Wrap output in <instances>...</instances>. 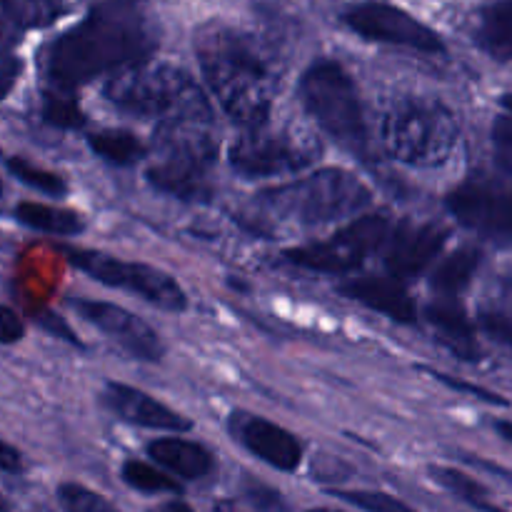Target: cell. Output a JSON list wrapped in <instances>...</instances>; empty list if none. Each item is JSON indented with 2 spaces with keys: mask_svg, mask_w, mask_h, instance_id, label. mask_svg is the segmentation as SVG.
<instances>
[{
  "mask_svg": "<svg viewBox=\"0 0 512 512\" xmlns=\"http://www.w3.org/2000/svg\"><path fill=\"white\" fill-rule=\"evenodd\" d=\"M58 500L65 510L70 512H103L113 510V503L105 500L103 495L93 493V490L83 488V485L65 483L58 488Z\"/></svg>",
  "mask_w": 512,
  "mask_h": 512,
  "instance_id": "31",
  "label": "cell"
},
{
  "mask_svg": "<svg viewBox=\"0 0 512 512\" xmlns=\"http://www.w3.org/2000/svg\"><path fill=\"white\" fill-rule=\"evenodd\" d=\"M380 140L390 158L410 168H438L458 143V120L440 100L403 95L380 120Z\"/></svg>",
  "mask_w": 512,
  "mask_h": 512,
  "instance_id": "5",
  "label": "cell"
},
{
  "mask_svg": "<svg viewBox=\"0 0 512 512\" xmlns=\"http://www.w3.org/2000/svg\"><path fill=\"white\" fill-rule=\"evenodd\" d=\"M390 233L388 213H365L318 243L285 250L283 258L295 268L323 275H343L363 268L385 245Z\"/></svg>",
  "mask_w": 512,
  "mask_h": 512,
  "instance_id": "9",
  "label": "cell"
},
{
  "mask_svg": "<svg viewBox=\"0 0 512 512\" xmlns=\"http://www.w3.org/2000/svg\"><path fill=\"white\" fill-rule=\"evenodd\" d=\"M500 105H503V108L508 110V113H512V93H505L503 98H500Z\"/></svg>",
  "mask_w": 512,
  "mask_h": 512,
  "instance_id": "40",
  "label": "cell"
},
{
  "mask_svg": "<svg viewBox=\"0 0 512 512\" xmlns=\"http://www.w3.org/2000/svg\"><path fill=\"white\" fill-rule=\"evenodd\" d=\"M40 115H43L45 123L60 130H80L88 123L73 90L58 88V85H50V88L43 90Z\"/></svg>",
  "mask_w": 512,
  "mask_h": 512,
  "instance_id": "26",
  "label": "cell"
},
{
  "mask_svg": "<svg viewBox=\"0 0 512 512\" xmlns=\"http://www.w3.org/2000/svg\"><path fill=\"white\" fill-rule=\"evenodd\" d=\"M155 45V33L130 5H95L78 25L48 45L45 75L50 85L75 90L110 70L143 63Z\"/></svg>",
  "mask_w": 512,
  "mask_h": 512,
  "instance_id": "1",
  "label": "cell"
},
{
  "mask_svg": "<svg viewBox=\"0 0 512 512\" xmlns=\"http://www.w3.org/2000/svg\"><path fill=\"white\" fill-rule=\"evenodd\" d=\"M420 370H423V373H428L430 378H435V380H438V383H443L445 388L455 390V393L473 395V398L483 400V403H488V405H498V408H508V400H505L503 395L493 393V390H488V388H480V385H473V383H468V380L453 378V375H445V373H440V370L425 368V365H420Z\"/></svg>",
  "mask_w": 512,
  "mask_h": 512,
  "instance_id": "32",
  "label": "cell"
},
{
  "mask_svg": "<svg viewBox=\"0 0 512 512\" xmlns=\"http://www.w3.org/2000/svg\"><path fill=\"white\" fill-rule=\"evenodd\" d=\"M320 158V143L298 128H268L260 123L230 145L228 160L240 178L263 180L300 173Z\"/></svg>",
  "mask_w": 512,
  "mask_h": 512,
  "instance_id": "7",
  "label": "cell"
},
{
  "mask_svg": "<svg viewBox=\"0 0 512 512\" xmlns=\"http://www.w3.org/2000/svg\"><path fill=\"white\" fill-rule=\"evenodd\" d=\"M105 100L135 118L173 120L185 115H210L208 98L183 68L170 63H135L105 83Z\"/></svg>",
  "mask_w": 512,
  "mask_h": 512,
  "instance_id": "4",
  "label": "cell"
},
{
  "mask_svg": "<svg viewBox=\"0 0 512 512\" xmlns=\"http://www.w3.org/2000/svg\"><path fill=\"white\" fill-rule=\"evenodd\" d=\"M60 250H63L65 258L75 268L83 270L88 278L108 285V288L128 290V293L138 295V298L148 300L150 305L168 310V313H183L188 308L185 290L165 270L145 263H130V260L113 258V255L100 253V250L70 248V245H63Z\"/></svg>",
  "mask_w": 512,
  "mask_h": 512,
  "instance_id": "10",
  "label": "cell"
},
{
  "mask_svg": "<svg viewBox=\"0 0 512 512\" xmlns=\"http://www.w3.org/2000/svg\"><path fill=\"white\" fill-rule=\"evenodd\" d=\"M68 305L85 320V323L98 328L105 338L113 340V343L118 345L123 353H128L130 358L143 360V363H160V360H163V340H160V335L135 313H128V310L120 308V305L105 303V300L73 298L68 300Z\"/></svg>",
  "mask_w": 512,
  "mask_h": 512,
  "instance_id": "12",
  "label": "cell"
},
{
  "mask_svg": "<svg viewBox=\"0 0 512 512\" xmlns=\"http://www.w3.org/2000/svg\"><path fill=\"white\" fill-rule=\"evenodd\" d=\"M20 73H23V60L13 53H0V100L13 93Z\"/></svg>",
  "mask_w": 512,
  "mask_h": 512,
  "instance_id": "34",
  "label": "cell"
},
{
  "mask_svg": "<svg viewBox=\"0 0 512 512\" xmlns=\"http://www.w3.org/2000/svg\"><path fill=\"white\" fill-rule=\"evenodd\" d=\"M10 508H13V505H10L8 500H5L3 495H0V512H5V510H10Z\"/></svg>",
  "mask_w": 512,
  "mask_h": 512,
  "instance_id": "41",
  "label": "cell"
},
{
  "mask_svg": "<svg viewBox=\"0 0 512 512\" xmlns=\"http://www.w3.org/2000/svg\"><path fill=\"white\" fill-rule=\"evenodd\" d=\"M70 0H0V13L18 30L48 28L68 15Z\"/></svg>",
  "mask_w": 512,
  "mask_h": 512,
  "instance_id": "24",
  "label": "cell"
},
{
  "mask_svg": "<svg viewBox=\"0 0 512 512\" xmlns=\"http://www.w3.org/2000/svg\"><path fill=\"white\" fill-rule=\"evenodd\" d=\"M448 228L438 223H410L403 220L393 233H388L385 268L393 278H418L433 265L440 250L448 243Z\"/></svg>",
  "mask_w": 512,
  "mask_h": 512,
  "instance_id": "13",
  "label": "cell"
},
{
  "mask_svg": "<svg viewBox=\"0 0 512 512\" xmlns=\"http://www.w3.org/2000/svg\"><path fill=\"white\" fill-rule=\"evenodd\" d=\"M495 430L500 433V438H505L508 443H512V423H510V420H495Z\"/></svg>",
  "mask_w": 512,
  "mask_h": 512,
  "instance_id": "39",
  "label": "cell"
},
{
  "mask_svg": "<svg viewBox=\"0 0 512 512\" xmlns=\"http://www.w3.org/2000/svg\"><path fill=\"white\" fill-rule=\"evenodd\" d=\"M195 55L210 93L240 128L268 123L278 95V75L250 35L228 25H205L195 35Z\"/></svg>",
  "mask_w": 512,
  "mask_h": 512,
  "instance_id": "2",
  "label": "cell"
},
{
  "mask_svg": "<svg viewBox=\"0 0 512 512\" xmlns=\"http://www.w3.org/2000/svg\"><path fill=\"white\" fill-rule=\"evenodd\" d=\"M38 323L43 325V328L48 330L50 335H58V338L68 340V343H73V345H80V340L75 338V335H73V330H70L68 325H65V320L60 318V315H55V313H45V315H40V318H38ZM80 348H83V345H80Z\"/></svg>",
  "mask_w": 512,
  "mask_h": 512,
  "instance_id": "36",
  "label": "cell"
},
{
  "mask_svg": "<svg viewBox=\"0 0 512 512\" xmlns=\"http://www.w3.org/2000/svg\"><path fill=\"white\" fill-rule=\"evenodd\" d=\"M230 430H233V438H238L250 455L268 463L270 468L295 473L303 463L300 440L270 420L258 418V415L235 413L230 420Z\"/></svg>",
  "mask_w": 512,
  "mask_h": 512,
  "instance_id": "14",
  "label": "cell"
},
{
  "mask_svg": "<svg viewBox=\"0 0 512 512\" xmlns=\"http://www.w3.org/2000/svg\"><path fill=\"white\" fill-rule=\"evenodd\" d=\"M88 145L98 158H103L110 165H120V168H130V165L140 163L148 155V150L140 143L138 135L128 133V130H100V133H90Z\"/></svg>",
  "mask_w": 512,
  "mask_h": 512,
  "instance_id": "25",
  "label": "cell"
},
{
  "mask_svg": "<svg viewBox=\"0 0 512 512\" xmlns=\"http://www.w3.org/2000/svg\"><path fill=\"white\" fill-rule=\"evenodd\" d=\"M210 168L195 163H180V160L160 158L150 165L145 180L153 185L158 193L170 195L183 203H210L213 200V185H210Z\"/></svg>",
  "mask_w": 512,
  "mask_h": 512,
  "instance_id": "17",
  "label": "cell"
},
{
  "mask_svg": "<svg viewBox=\"0 0 512 512\" xmlns=\"http://www.w3.org/2000/svg\"><path fill=\"white\" fill-rule=\"evenodd\" d=\"M13 218L20 225L30 230H38L45 235H63V238H75L85 230V218L78 210L53 208V205L33 203V200H23L15 205Z\"/></svg>",
  "mask_w": 512,
  "mask_h": 512,
  "instance_id": "21",
  "label": "cell"
},
{
  "mask_svg": "<svg viewBox=\"0 0 512 512\" xmlns=\"http://www.w3.org/2000/svg\"><path fill=\"white\" fill-rule=\"evenodd\" d=\"M5 170H8L15 180H20L23 185L38 190V193L50 195V198H65V195H68V183H65L58 173L38 168V165L20 158V155H10V158H5Z\"/></svg>",
  "mask_w": 512,
  "mask_h": 512,
  "instance_id": "28",
  "label": "cell"
},
{
  "mask_svg": "<svg viewBox=\"0 0 512 512\" xmlns=\"http://www.w3.org/2000/svg\"><path fill=\"white\" fill-rule=\"evenodd\" d=\"M340 18L355 35L370 40V43L395 45V48L418 50V53L428 55L445 53L443 38L430 25H425L423 20L393 3L365 0V3L345 8Z\"/></svg>",
  "mask_w": 512,
  "mask_h": 512,
  "instance_id": "11",
  "label": "cell"
},
{
  "mask_svg": "<svg viewBox=\"0 0 512 512\" xmlns=\"http://www.w3.org/2000/svg\"><path fill=\"white\" fill-rule=\"evenodd\" d=\"M3 193H5V188H3V180H0V200H3Z\"/></svg>",
  "mask_w": 512,
  "mask_h": 512,
  "instance_id": "42",
  "label": "cell"
},
{
  "mask_svg": "<svg viewBox=\"0 0 512 512\" xmlns=\"http://www.w3.org/2000/svg\"><path fill=\"white\" fill-rule=\"evenodd\" d=\"M480 48L500 63H512V0H493L480 10Z\"/></svg>",
  "mask_w": 512,
  "mask_h": 512,
  "instance_id": "20",
  "label": "cell"
},
{
  "mask_svg": "<svg viewBox=\"0 0 512 512\" xmlns=\"http://www.w3.org/2000/svg\"><path fill=\"white\" fill-rule=\"evenodd\" d=\"M493 140L498 143V148L512 160V113L500 115L493 123Z\"/></svg>",
  "mask_w": 512,
  "mask_h": 512,
  "instance_id": "37",
  "label": "cell"
},
{
  "mask_svg": "<svg viewBox=\"0 0 512 512\" xmlns=\"http://www.w3.org/2000/svg\"><path fill=\"white\" fill-rule=\"evenodd\" d=\"M25 338V323L13 308L0 305V345H15Z\"/></svg>",
  "mask_w": 512,
  "mask_h": 512,
  "instance_id": "33",
  "label": "cell"
},
{
  "mask_svg": "<svg viewBox=\"0 0 512 512\" xmlns=\"http://www.w3.org/2000/svg\"><path fill=\"white\" fill-rule=\"evenodd\" d=\"M148 455L155 460V465H160L168 473L178 475L185 480H203L213 473L215 458L205 445L193 443V440L178 438V435H170V438H155L153 443H148Z\"/></svg>",
  "mask_w": 512,
  "mask_h": 512,
  "instance_id": "19",
  "label": "cell"
},
{
  "mask_svg": "<svg viewBox=\"0 0 512 512\" xmlns=\"http://www.w3.org/2000/svg\"><path fill=\"white\" fill-rule=\"evenodd\" d=\"M338 293L400 325H413L418 320L415 300L410 298L400 278H393V275L390 278H385V275H365V278L345 280V283L338 285Z\"/></svg>",
  "mask_w": 512,
  "mask_h": 512,
  "instance_id": "16",
  "label": "cell"
},
{
  "mask_svg": "<svg viewBox=\"0 0 512 512\" xmlns=\"http://www.w3.org/2000/svg\"><path fill=\"white\" fill-rule=\"evenodd\" d=\"M478 320L495 343L512 350V275L500 280L493 293L483 300Z\"/></svg>",
  "mask_w": 512,
  "mask_h": 512,
  "instance_id": "23",
  "label": "cell"
},
{
  "mask_svg": "<svg viewBox=\"0 0 512 512\" xmlns=\"http://www.w3.org/2000/svg\"><path fill=\"white\" fill-rule=\"evenodd\" d=\"M480 263H483V253L475 245H463L455 253H450L443 263L435 268L433 278H430V285H433L435 293L448 295V298H455L460 290H465L470 285V280L478 273Z\"/></svg>",
  "mask_w": 512,
  "mask_h": 512,
  "instance_id": "22",
  "label": "cell"
},
{
  "mask_svg": "<svg viewBox=\"0 0 512 512\" xmlns=\"http://www.w3.org/2000/svg\"><path fill=\"white\" fill-rule=\"evenodd\" d=\"M430 478L440 485L443 490H448L450 495H455L458 500H463L465 505L478 510H498V505L490 500L488 490L478 483L475 478H470L468 473L455 468H445V465H430Z\"/></svg>",
  "mask_w": 512,
  "mask_h": 512,
  "instance_id": "27",
  "label": "cell"
},
{
  "mask_svg": "<svg viewBox=\"0 0 512 512\" xmlns=\"http://www.w3.org/2000/svg\"><path fill=\"white\" fill-rule=\"evenodd\" d=\"M120 475H123V480L130 485V488L140 490V493L145 495L183 493V488H180V483L173 478V475L163 473L160 468L143 463V460H128V463L123 465V473Z\"/></svg>",
  "mask_w": 512,
  "mask_h": 512,
  "instance_id": "29",
  "label": "cell"
},
{
  "mask_svg": "<svg viewBox=\"0 0 512 512\" xmlns=\"http://www.w3.org/2000/svg\"><path fill=\"white\" fill-rule=\"evenodd\" d=\"M25 470V460L23 453H20L15 445L5 443L0 440V473H8V475H20Z\"/></svg>",
  "mask_w": 512,
  "mask_h": 512,
  "instance_id": "35",
  "label": "cell"
},
{
  "mask_svg": "<svg viewBox=\"0 0 512 512\" xmlns=\"http://www.w3.org/2000/svg\"><path fill=\"white\" fill-rule=\"evenodd\" d=\"M328 495L343 500V503L355 505L360 510L368 512H405L410 510L403 500L393 498L388 493H373V490H328Z\"/></svg>",
  "mask_w": 512,
  "mask_h": 512,
  "instance_id": "30",
  "label": "cell"
},
{
  "mask_svg": "<svg viewBox=\"0 0 512 512\" xmlns=\"http://www.w3.org/2000/svg\"><path fill=\"white\" fill-rule=\"evenodd\" d=\"M248 498H250V503L258 505V508H283V500H280V495L273 493L270 488H260V485H255V488L248 490Z\"/></svg>",
  "mask_w": 512,
  "mask_h": 512,
  "instance_id": "38",
  "label": "cell"
},
{
  "mask_svg": "<svg viewBox=\"0 0 512 512\" xmlns=\"http://www.w3.org/2000/svg\"><path fill=\"white\" fill-rule=\"evenodd\" d=\"M463 228L498 245H512V170H473L445 198Z\"/></svg>",
  "mask_w": 512,
  "mask_h": 512,
  "instance_id": "8",
  "label": "cell"
},
{
  "mask_svg": "<svg viewBox=\"0 0 512 512\" xmlns=\"http://www.w3.org/2000/svg\"><path fill=\"white\" fill-rule=\"evenodd\" d=\"M305 110L350 155L368 160V128L358 88L338 60H315L298 83Z\"/></svg>",
  "mask_w": 512,
  "mask_h": 512,
  "instance_id": "6",
  "label": "cell"
},
{
  "mask_svg": "<svg viewBox=\"0 0 512 512\" xmlns=\"http://www.w3.org/2000/svg\"><path fill=\"white\" fill-rule=\"evenodd\" d=\"M100 400L110 413L118 415L125 423L138 425V428L165 430V433H188L193 428L188 418H183L173 408L150 398L148 393L133 388V385L108 383L100 393Z\"/></svg>",
  "mask_w": 512,
  "mask_h": 512,
  "instance_id": "15",
  "label": "cell"
},
{
  "mask_svg": "<svg viewBox=\"0 0 512 512\" xmlns=\"http://www.w3.org/2000/svg\"><path fill=\"white\" fill-rule=\"evenodd\" d=\"M425 320L433 328L435 338L445 345L453 355L463 360H478L480 345L475 338V328L470 323L468 313L455 298L443 295V300H435L425 308Z\"/></svg>",
  "mask_w": 512,
  "mask_h": 512,
  "instance_id": "18",
  "label": "cell"
},
{
  "mask_svg": "<svg viewBox=\"0 0 512 512\" xmlns=\"http://www.w3.org/2000/svg\"><path fill=\"white\" fill-rule=\"evenodd\" d=\"M370 203L373 193L358 175L343 168H323L283 188L263 190L248 213L253 220L245 225L253 230L258 225L270 230L273 223L318 228L350 218Z\"/></svg>",
  "mask_w": 512,
  "mask_h": 512,
  "instance_id": "3",
  "label": "cell"
}]
</instances>
